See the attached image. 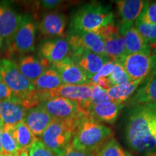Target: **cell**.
Listing matches in <instances>:
<instances>
[{"instance_id": "30bf717a", "label": "cell", "mask_w": 156, "mask_h": 156, "mask_svg": "<svg viewBox=\"0 0 156 156\" xmlns=\"http://www.w3.org/2000/svg\"><path fill=\"white\" fill-rule=\"evenodd\" d=\"M68 32V36L66 38L70 45L71 51L72 50L81 48L106 56L103 49V41L97 33L77 30H69Z\"/></svg>"}, {"instance_id": "74e56055", "label": "cell", "mask_w": 156, "mask_h": 156, "mask_svg": "<svg viewBox=\"0 0 156 156\" xmlns=\"http://www.w3.org/2000/svg\"><path fill=\"white\" fill-rule=\"evenodd\" d=\"M12 156H29L28 150H20L16 155Z\"/></svg>"}, {"instance_id": "1f68e13d", "label": "cell", "mask_w": 156, "mask_h": 156, "mask_svg": "<svg viewBox=\"0 0 156 156\" xmlns=\"http://www.w3.org/2000/svg\"><path fill=\"white\" fill-rule=\"evenodd\" d=\"M139 19L149 24H156V1H148Z\"/></svg>"}, {"instance_id": "d6986e66", "label": "cell", "mask_w": 156, "mask_h": 156, "mask_svg": "<svg viewBox=\"0 0 156 156\" xmlns=\"http://www.w3.org/2000/svg\"><path fill=\"white\" fill-rule=\"evenodd\" d=\"M17 65L21 73L32 83L36 80L45 70L49 67V63L44 58L32 55L21 56Z\"/></svg>"}, {"instance_id": "f1b7e54d", "label": "cell", "mask_w": 156, "mask_h": 156, "mask_svg": "<svg viewBox=\"0 0 156 156\" xmlns=\"http://www.w3.org/2000/svg\"><path fill=\"white\" fill-rule=\"evenodd\" d=\"M108 78L112 87L116 86V85H125V84L132 82L122 64L119 61H114V69Z\"/></svg>"}, {"instance_id": "7bdbcfd3", "label": "cell", "mask_w": 156, "mask_h": 156, "mask_svg": "<svg viewBox=\"0 0 156 156\" xmlns=\"http://www.w3.org/2000/svg\"><path fill=\"white\" fill-rule=\"evenodd\" d=\"M146 156H156V151L153 152V153L149 154V155H146Z\"/></svg>"}, {"instance_id": "7c38bea8", "label": "cell", "mask_w": 156, "mask_h": 156, "mask_svg": "<svg viewBox=\"0 0 156 156\" xmlns=\"http://www.w3.org/2000/svg\"><path fill=\"white\" fill-rule=\"evenodd\" d=\"M70 57L83 69L89 80L93 75L98 73L106 62L111 61L106 56L81 48L72 50Z\"/></svg>"}, {"instance_id": "f35d334b", "label": "cell", "mask_w": 156, "mask_h": 156, "mask_svg": "<svg viewBox=\"0 0 156 156\" xmlns=\"http://www.w3.org/2000/svg\"><path fill=\"white\" fill-rule=\"evenodd\" d=\"M150 110L156 113V103H148V104H144Z\"/></svg>"}, {"instance_id": "ee69618b", "label": "cell", "mask_w": 156, "mask_h": 156, "mask_svg": "<svg viewBox=\"0 0 156 156\" xmlns=\"http://www.w3.org/2000/svg\"><path fill=\"white\" fill-rule=\"evenodd\" d=\"M0 156H6V155H4L2 154H0Z\"/></svg>"}, {"instance_id": "52a82bcc", "label": "cell", "mask_w": 156, "mask_h": 156, "mask_svg": "<svg viewBox=\"0 0 156 156\" xmlns=\"http://www.w3.org/2000/svg\"><path fill=\"white\" fill-rule=\"evenodd\" d=\"M54 120L77 119L88 115L81 108L80 103L64 98H54L39 104Z\"/></svg>"}, {"instance_id": "44dd1931", "label": "cell", "mask_w": 156, "mask_h": 156, "mask_svg": "<svg viewBox=\"0 0 156 156\" xmlns=\"http://www.w3.org/2000/svg\"><path fill=\"white\" fill-rule=\"evenodd\" d=\"M144 84L129 100L133 107L148 103H156V69L148 76Z\"/></svg>"}, {"instance_id": "2e32d148", "label": "cell", "mask_w": 156, "mask_h": 156, "mask_svg": "<svg viewBox=\"0 0 156 156\" xmlns=\"http://www.w3.org/2000/svg\"><path fill=\"white\" fill-rule=\"evenodd\" d=\"M67 26V18L64 14L51 12L45 14L39 23L38 28L43 36L48 38H62Z\"/></svg>"}, {"instance_id": "277c9868", "label": "cell", "mask_w": 156, "mask_h": 156, "mask_svg": "<svg viewBox=\"0 0 156 156\" xmlns=\"http://www.w3.org/2000/svg\"><path fill=\"white\" fill-rule=\"evenodd\" d=\"M82 118L67 121L53 120L41 135V141L54 155L63 156L72 146L75 129Z\"/></svg>"}, {"instance_id": "9c48e42d", "label": "cell", "mask_w": 156, "mask_h": 156, "mask_svg": "<svg viewBox=\"0 0 156 156\" xmlns=\"http://www.w3.org/2000/svg\"><path fill=\"white\" fill-rule=\"evenodd\" d=\"M103 41L104 54L112 61H118L126 55L124 39L119 33V29L111 23L97 32Z\"/></svg>"}, {"instance_id": "603a6c76", "label": "cell", "mask_w": 156, "mask_h": 156, "mask_svg": "<svg viewBox=\"0 0 156 156\" xmlns=\"http://www.w3.org/2000/svg\"><path fill=\"white\" fill-rule=\"evenodd\" d=\"M7 126L20 150H28L36 140V136L23 122L17 123L15 125Z\"/></svg>"}, {"instance_id": "8992f818", "label": "cell", "mask_w": 156, "mask_h": 156, "mask_svg": "<svg viewBox=\"0 0 156 156\" xmlns=\"http://www.w3.org/2000/svg\"><path fill=\"white\" fill-rule=\"evenodd\" d=\"M118 61L122 64L131 81L144 82L156 69V60L152 54H130Z\"/></svg>"}, {"instance_id": "ba28073f", "label": "cell", "mask_w": 156, "mask_h": 156, "mask_svg": "<svg viewBox=\"0 0 156 156\" xmlns=\"http://www.w3.org/2000/svg\"><path fill=\"white\" fill-rule=\"evenodd\" d=\"M36 25L30 15L22 16L20 24L9 42L11 50L21 54L34 51L36 43Z\"/></svg>"}, {"instance_id": "ffe728a7", "label": "cell", "mask_w": 156, "mask_h": 156, "mask_svg": "<svg viewBox=\"0 0 156 156\" xmlns=\"http://www.w3.org/2000/svg\"><path fill=\"white\" fill-rule=\"evenodd\" d=\"M124 106V103H118L113 101L103 102L90 107L88 114L100 122L113 124L116 122Z\"/></svg>"}, {"instance_id": "5b68a950", "label": "cell", "mask_w": 156, "mask_h": 156, "mask_svg": "<svg viewBox=\"0 0 156 156\" xmlns=\"http://www.w3.org/2000/svg\"><path fill=\"white\" fill-rule=\"evenodd\" d=\"M0 80L21 101L27 100L35 91L32 82L21 73L15 62L7 58L0 59Z\"/></svg>"}, {"instance_id": "8d00e7d4", "label": "cell", "mask_w": 156, "mask_h": 156, "mask_svg": "<svg viewBox=\"0 0 156 156\" xmlns=\"http://www.w3.org/2000/svg\"><path fill=\"white\" fill-rule=\"evenodd\" d=\"M62 1L58 0H44L41 1V6L44 9H53L62 4Z\"/></svg>"}, {"instance_id": "3957f363", "label": "cell", "mask_w": 156, "mask_h": 156, "mask_svg": "<svg viewBox=\"0 0 156 156\" xmlns=\"http://www.w3.org/2000/svg\"><path fill=\"white\" fill-rule=\"evenodd\" d=\"M114 23V15L108 5L92 2L76 11L69 24V30L97 33Z\"/></svg>"}, {"instance_id": "5bb4252c", "label": "cell", "mask_w": 156, "mask_h": 156, "mask_svg": "<svg viewBox=\"0 0 156 156\" xmlns=\"http://www.w3.org/2000/svg\"><path fill=\"white\" fill-rule=\"evenodd\" d=\"M119 33L124 39L126 55L135 53L152 54V48L138 32L134 23H123Z\"/></svg>"}, {"instance_id": "e575fe53", "label": "cell", "mask_w": 156, "mask_h": 156, "mask_svg": "<svg viewBox=\"0 0 156 156\" xmlns=\"http://www.w3.org/2000/svg\"><path fill=\"white\" fill-rule=\"evenodd\" d=\"M14 95L8 87L0 80V101L13 98Z\"/></svg>"}, {"instance_id": "4fadbf2b", "label": "cell", "mask_w": 156, "mask_h": 156, "mask_svg": "<svg viewBox=\"0 0 156 156\" xmlns=\"http://www.w3.org/2000/svg\"><path fill=\"white\" fill-rule=\"evenodd\" d=\"M59 75L63 85H89L87 75L71 57H67L51 65Z\"/></svg>"}, {"instance_id": "836d02e7", "label": "cell", "mask_w": 156, "mask_h": 156, "mask_svg": "<svg viewBox=\"0 0 156 156\" xmlns=\"http://www.w3.org/2000/svg\"><path fill=\"white\" fill-rule=\"evenodd\" d=\"M147 108L148 124H149V126H150V129H151V133L153 134L154 137H155V139L156 140V113L153 112V111L150 110L147 107Z\"/></svg>"}, {"instance_id": "e0dca14e", "label": "cell", "mask_w": 156, "mask_h": 156, "mask_svg": "<svg viewBox=\"0 0 156 156\" xmlns=\"http://www.w3.org/2000/svg\"><path fill=\"white\" fill-rule=\"evenodd\" d=\"M27 109L16 98L0 101V121L4 126H13L23 122Z\"/></svg>"}, {"instance_id": "6da1fadb", "label": "cell", "mask_w": 156, "mask_h": 156, "mask_svg": "<svg viewBox=\"0 0 156 156\" xmlns=\"http://www.w3.org/2000/svg\"><path fill=\"white\" fill-rule=\"evenodd\" d=\"M125 137L128 145L136 153L147 155L156 151V140L150 129L145 105L132 109L126 124Z\"/></svg>"}, {"instance_id": "60d3db41", "label": "cell", "mask_w": 156, "mask_h": 156, "mask_svg": "<svg viewBox=\"0 0 156 156\" xmlns=\"http://www.w3.org/2000/svg\"><path fill=\"white\" fill-rule=\"evenodd\" d=\"M3 47H4V41L3 39L0 37V51L2 50Z\"/></svg>"}, {"instance_id": "7402d4cb", "label": "cell", "mask_w": 156, "mask_h": 156, "mask_svg": "<svg viewBox=\"0 0 156 156\" xmlns=\"http://www.w3.org/2000/svg\"><path fill=\"white\" fill-rule=\"evenodd\" d=\"M148 1L119 0L116 2L117 9L123 23H134L141 16Z\"/></svg>"}, {"instance_id": "484cf974", "label": "cell", "mask_w": 156, "mask_h": 156, "mask_svg": "<svg viewBox=\"0 0 156 156\" xmlns=\"http://www.w3.org/2000/svg\"><path fill=\"white\" fill-rule=\"evenodd\" d=\"M93 156H131L128 152L123 149L120 144L114 137L110 138L93 152Z\"/></svg>"}, {"instance_id": "8fae6325", "label": "cell", "mask_w": 156, "mask_h": 156, "mask_svg": "<svg viewBox=\"0 0 156 156\" xmlns=\"http://www.w3.org/2000/svg\"><path fill=\"white\" fill-rule=\"evenodd\" d=\"M41 57L53 65L71 56V47L67 38H48L39 46Z\"/></svg>"}, {"instance_id": "f546056e", "label": "cell", "mask_w": 156, "mask_h": 156, "mask_svg": "<svg viewBox=\"0 0 156 156\" xmlns=\"http://www.w3.org/2000/svg\"><path fill=\"white\" fill-rule=\"evenodd\" d=\"M92 85V93L90 101V107L103 102L111 101L107 93V90L103 89L97 85Z\"/></svg>"}, {"instance_id": "83f0119b", "label": "cell", "mask_w": 156, "mask_h": 156, "mask_svg": "<svg viewBox=\"0 0 156 156\" xmlns=\"http://www.w3.org/2000/svg\"><path fill=\"white\" fill-rule=\"evenodd\" d=\"M2 154L6 156L15 155L18 153L20 149L17 147L14 138L12 137L7 126H4L1 135Z\"/></svg>"}, {"instance_id": "9a60e30c", "label": "cell", "mask_w": 156, "mask_h": 156, "mask_svg": "<svg viewBox=\"0 0 156 156\" xmlns=\"http://www.w3.org/2000/svg\"><path fill=\"white\" fill-rule=\"evenodd\" d=\"M23 15H20L7 3L0 2V37L9 44L14 36Z\"/></svg>"}, {"instance_id": "7a4b0ae2", "label": "cell", "mask_w": 156, "mask_h": 156, "mask_svg": "<svg viewBox=\"0 0 156 156\" xmlns=\"http://www.w3.org/2000/svg\"><path fill=\"white\" fill-rule=\"evenodd\" d=\"M113 134L112 129L86 115L78 123L72 141V147L93 153L113 137Z\"/></svg>"}, {"instance_id": "cb8c5ba5", "label": "cell", "mask_w": 156, "mask_h": 156, "mask_svg": "<svg viewBox=\"0 0 156 156\" xmlns=\"http://www.w3.org/2000/svg\"><path fill=\"white\" fill-rule=\"evenodd\" d=\"M35 90L48 92L63 85L59 75L53 67H49L34 83Z\"/></svg>"}, {"instance_id": "4dcf8cb0", "label": "cell", "mask_w": 156, "mask_h": 156, "mask_svg": "<svg viewBox=\"0 0 156 156\" xmlns=\"http://www.w3.org/2000/svg\"><path fill=\"white\" fill-rule=\"evenodd\" d=\"M28 155L29 156H56L38 138H36L34 144L29 147Z\"/></svg>"}, {"instance_id": "d4e9b609", "label": "cell", "mask_w": 156, "mask_h": 156, "mask_svg": "<svg viewBox=\"0 0 156 156\" xmlns=\"http://www.w3.org/2000/svg\"><path fill=\"white\" fill-rule=\"evenodd\" d=\"M142 83L143 81L137 80L132 81L125 85L113 86L107 90V93L111 101L124 103L134 94L137 90L138 87Z\"/></svg>"}, {"instance_id": "d590c367", "label": "cell", "mask_w": 156, "mask_h": 156, "mask_svg": "<svg viewBox=\"0 0 156 156\" xmlns=\"http://www.w3.org/2000/svg\"><path fill=\"white\" fill-rule=\"evenodd\" d=\"M63 156H93V153L81 151H78V150L74 149V148L72 147L71 146Z\"/></svg>"}, {"instance_id": "4316f807", "label": "cell", "mask_w": 156, "mask_h": 156, "mask_svg": "<svg viewBox=\"0 0 156 156\" xmlns=\"http://www.w3.org/2000/svg\"><path fill=\"white\" fill-rule=\"evenodd\" d=\"M134 26L146 42L151 46L152 51L156 48V24H149L140 19L134 22Z\"/></svg>"}, {"instance_id": "ac0fdd59", "label": "cell", "mask_w": 156, "mask_h": 156, "mask_svg": "<svg viewBox=\"0 0 156 156\" xmlns=\"http://www.w3.org/2000/svg\"><path fill=\"white\" fill-rule=\"evenodd\" d=\"M53 120L49 114L38 105L27 110L23 122L35 136H41Z\"/></svg>"}, {"instance_id": "b9f144b4", "label": "cell", "mask_w": 156, "mask_h": 156, "mask_svg": "<svg viewBox=\"0 0 156 156\" xmlns=\"http://www.w3.org/2000/svg\"><path fill=\"white\" fill-rule=\"evenodd\" d=\"M152 54H153V56L155 57V60H156V48H155V49H153V51H152Z\"/></svg>"}, {"instance_id": "d6a6232c", "label": "cell", "mask_w": 156, "mask_h": 156, "mask_svg": "<svg viewBox=\"0 0 156 156\" xmlns=\"http://www.w3.org/2000/svg\"><path fill=\"white\" fill-rule=\"evenodd\" d=\"M114 61H108L106 62L104 65L101 67V69L98 72V73L93 75L90 80L89 85H96L98 81L100 80L101 79H104V78L108 77V76L111 75L112 73L113 69H114Z\"/></svg>"}, {"instance_id": "ab89813d", "label": "cell", "mask_w": 156, "mask_h": 156, "mask_svg": "<svg viewBox=\"0 0 156 156\" xmlns=\"http://www.w3.org/2000/svg\"><path fill=\"white\" fill-rule=\"evenodd\" d=\"M4 128V124L2 123L1 121H0V154H2V145H1V135H2V132Z\"/></svg>"}]
</instances>
